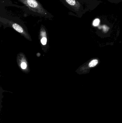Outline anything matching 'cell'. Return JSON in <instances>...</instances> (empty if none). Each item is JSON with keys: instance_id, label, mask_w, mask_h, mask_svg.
I'll return each instance as SVG.
<instances>
[{"instance_id": "6da1fadb", "label": "cell", "mask_w": 122, "mask_h": 123, "mask_svg": "<svg viewBox=\"0 0 122 123\" xmlns=\"http://www.w3.org/2000/svg\"><path fill=\"white\" fill-rule=\"evenodd\" d=\"M30 10L41 15L45 16L46 11L36 0H19Z\"/></svg>"}, {"instance_id": "7a4b0ae2", "label": "cell", "mask_w": 122, "mask_h": 123, "mask_svg": "<svg viewBox=\"0 0 122 123\" xmlns=\"http://www.w3.org/2000/svg\"><path fill=\"white\" fill-rule=\"evenodd\" d=\"M64 1L78 16L81 17L89 11L85 6L78 0H64Z\"/></svg>"}, {"instance_id": "3957f363", "label": "cell", "mask_w": 122, "mask_h": 123, "mask_svg": "<svg viewBox=\"0 0 122 123\" xmlns=\"http://www.w3.org/2000/svg\"><path fill=\"white\" fill-rule=\"evenodd\" d=\"M12 27L16 31L19 33H22L23 32L24 30L21 26L16 23H13L12 24Z\"/></svg>"}, {"instance_id": "277c9868", "label": "cell", "mask_w": 122, "mask_h": 123, "mask_svg": "<svg viewBox=\"0 0 122 123\" xmlns=\"http://www.w3.org/2000/svg\"><path fill=\"white\" fill-rule=\"evenodd\" d=\"M98 63V61L97 60H93L90 62L89 64V66L90 67H95Z\"/></svg>"}, {"instance_id": "5b68a950", "label": "cell", "mask_w": 122, "mask_h": 123, "mask_svg": "<svg viewBox=\"0 0 122 123\" xmlns=\"http://www.w3.org/2000/svg\"><path fill=\"white\" fill-rule=\"evenodd\" d=\"M108 1L112 3L118 4L121 3L122 0H107Z\"/></svg>"}, {"instance_id": "8992f818", "label": "cell", "mask_w": 122, "mask_h": 123, "mask_svg": "<svg viewBox=\"0 0 122 123\" xmlns=\"http://www.w3.org/2000/svg\"><path fill=\"white\" fill-rule=\"evenodd\" d=\"M100 23V20L99 19L97 18L94 20L93 22V25L94 26H97L99 25Z\"/></svg>"}, {"instance_id": "52a82bcc", "label": "cell", "mask_w": 122, "mask_h": 123, "mask_svg": "<svg viewBox=\"0 0 122 123\" xmlns=\"http://www.w3.org/2000/svg\"><path fill=\"white\" fill-rule=\"evenodd\" d=\"M47 42V40L46 37H43L41 40V42L42 44L43 45H45L46 44Z\"/></svg>"}, {"instance_id": "ba28073f", "label": "cell", "mask_w": 122, "mask_h": 123, "mask_svg": "<svg viewBox=\"0 0 122 123\" xmlns=\"http://www.w3.org/2000/svg\"><path fill=\"white\" fill-rule=\"evenodd\" d=\"M21 67L23 69H25L26 68L27 65L26 63L23 62L21 64Z\"/></svg>"}]
</instances>
